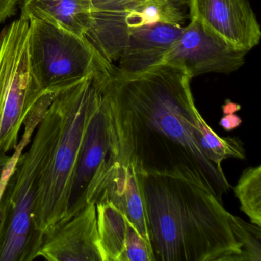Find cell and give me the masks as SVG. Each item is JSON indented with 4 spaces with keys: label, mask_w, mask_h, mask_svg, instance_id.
<instances>
[{
    "label": "cell",
    "mask_w": 261,
    "mask_h": 261,
    "mask_svg": "<svg viewBox=\"0 0 261 261\" xmlns=\"http://www.w3.org/2000/svg\"><path fill=\"white\" fill-rule=\"evenodd\" d=\"M227 216L232 233L241 246V261H261L260 227L248 224L230 212Z\"/></svg>",
    "instance_id": "e0dca14e"
},
{
    "label": "cell",
    "mask_w": 261,
    "mask_h": 261,
    "mask_svg": "<svg viewBox=\"0 0 261 261\" xmlns=\"http://www.w3.org/2000/svg\"><path fill=\"white\" fill-rule=\"evenodd\" d=\"M241 110V106L238 103H233L230 100H226L225 103L222 106V111L224 114H236Z\"/></svg>",
    "instance_id": "7402d4cb"
},
{
    "label": "cell",
    "mask_w": 261,
    "mask_h": 261,
    "mask_svg": "<svg viewBox=\"0 0 261 261\" xmlns=\"http://www.w3.org/2000/svg\"><path fill=\"white\" fill-rule=\"evenodd\" d=\"M21 16L40 19L80 36H86L93 22L91 0H19Z\"/></svg>",
    "instance_id": "5bb4252c"
},
{
    "label": "cell",
    "mask_w": 261,
    "mask_h": 261,
    "mask_svg": "<svg viewBox=\"0 0 261 261\" xmlns=\"http://www.w3.org/2000/svg\"><path fill=\"white\" fill-rule=\"evenodd\" d=\"M190 19L160 64L179 67L192 79L208 73L230 74L244 65L246 51L229 45L198 21Z\"/></svg>",
    "instance_id": "ba28073f"
},
{
    "label": "cell",
    "mask_w": 261,
    "mask_h": 261,
    "mask_svg": "<svg viewBox=\"0 0 261 261\" xmlns=\"http://www.w3.org/2000/svg\"><path fill=\"white\" fill-rule=\"evenodd\" d=\"M137 175L152 261H241L228 212L213 194L183 177Z\"/></svg>",
    "instance_id": "7a4b0ae2"
},
{
    "label": "cell",
    "mask_w": 261,
    "mask_h": 261,
    "mask_svg": "<svg viewBox=\"0 0 261 261\" xmlns=\"http://www.w3.org/2000/svg\"><path fill=\"white\" fill-rule=\"evenodd\" d=\"M117 134L109 107L101 93L100 105L87 129L74 174L69 207L63 220L71 218L88 205L90 189L117 163Z\"/></svg>",
    "instance_id": "52a82bcc"
},
{
    "label": "cell",
    "mask_w": 261,
    "mask_h": 261,
    "mask_svg": "<svg viewBox=\"0 0 261 261\" xmlns=\"http://www.w3.org/2000/svg\"><path fill=\"white\" fill-rule=\"evenodd\" d=\"M241 210L250 218L252 224L261 225V166L244 170L234 188Z\"/></svg>",
    "instance_id": "2e32d148"
},
{
    "label": "cell",
    "mask_w": 261,
    "mask_h": 261,
    "mask_svg": "<svg viewBox=\"0 0 261 261\" xmlns=\"http://www.w3.org/2000/svg\"><path fill=\"white\" fill-rule=\"evenodd\" d=\"M198 124L201 129L198 145L211 161L221 166L223 160L227 158L245 160V149L241 140L233 137H220L206 123L201 114L198 116Z\"/></svg>",
    "instance_id": "9a60e30c"
},
{
    "label": "cell",
    "mask_w": 261,
    "mask_h": 261,
    "mask_svg": "<svg viewBox=\"0 0 261 261\" xmlns=\"http://www.w3.org/2000/svg\"><path fill=\"white\" fill-rule=\"evenodd\" d=\"M184 69L160 64L138 74L120 72L113 64L97 74L114 122L118 159L137 172L187 178L221 202L230 186L222 167L198 143L200 113Z\"/></svg>",
    "instance_id": "6da1fadb"
},
{
    "label": "cell",
    "mask_w": 261,
    "mask_h": 261,
    "mask_svg": "<svg viewBox=\"0 0 261 261\" xmlns=\"http://www.w3.org/2000/svg\"><path fill=\"white\" fill-rule=\"evenodd\" d=\"M33 134V132L30 129H24L22 139H21L19 143H18L16 147L15 148L14 153L12 156H10L7 164L5 165L4 169H3L2 174L0 176V200L4 195L7 183H8L9 179H10L13 170H14L15 166L17 163L19 156L22 153V151L24 150L25 146L31 142Z\"/></svg>",
    "instance_id": "d6986e66"
},
{
    "label": "cell",
    "mask_w": 261,
    "mask_h": 261,
    "mask_svg": "<svg viewBox=\"0 0 261 261\" xmlns=\"http://www.w3.org/2000/svg\"><path fill=\"white\" fill-rule=\"evenodd\" d=\"M38 257L49 261H105L94 203L62 220L44 234Z\"/></svg>",
    "instance_id": "30bf717a"
},
{
    "label": "cell",
    "mask_w": 261,
    "mask_h": 261,
    "mask_svg": "<svg viewBox=\"0 0 261 261\" xmlns=\"http://www.w3.org/2000/svg\"><path fill=\"white\" fill-rule=\"evenodd\" d=\"M95 205L105 261H152L149 242L121 211L108 201Z\"/></svg>",
    "instance_id": "7c38bea8"
},
{
    "label": "cell",
    "mask_w": 261,
    "mask_h": 261,
    "mask_svg": "<svg viewBox=\"0 0 261 261\" xmlns=\"http://www.w3.org/2000/svg\"><path fill=\"white\" fill-rule=\"evenodd\" d=\"M10 156L7 155V154L1 153L0 152V176L2 174L3 169H4V166L7 164V161L9 160Z\"/></svg>",
    "instance_id": "603a6c76"
},
{
    "label": "cell",
    "mask_w": 261,
    "mask_h": 261,
    "mask_svg": "<svg viewBox=\"0 0 261 261\" xmlns=\"http://www.w3.org/2000/svg\"><path fill=\"white\" fill-rule=\"evenodd\" d=\"M19 0H0V24L14 16Z\"/></svg>",
    "instance_id": "ffe728a7"
},
{
    "label": "cell",
    "mask_w": 261,
    "mask_h": 261,
    "mask_svg": "<svg viewBox=\"0 0 261 261\" xmlns=\"http://www.w3.org/2000/svg\"><path fill=\"white\" fill-rule=\"evenodd\" d=\"M242 123V120L236 114H224L219 122L220 126L224 130L231 131L239 127Z\"/></svg>",
    "instance_id": "44dd1931"
},
{
    "label": "cell",
    "mask_w": 261,
    "mask_h": 261,
    "mask_svg": "<svg viewBox=\"0 0 261 261\" xmlns=\"http://www.w3.org/2000/svg\"><path fill=\"white\" fill-rule=\"evenodd\" d=\"M30 22L20 17L0 33V152L19 143V133L44 93L30 70Z\"/></svg>",
    "instance_id": "8992f818"
},
{
    "label": "cell",
    "mask_w": 261,
    "mask_h": 261,
    "mask_svg": "<svg viewBox=\"0 0 261 261\" xmlns=\"http://www.w3.org/2000/svg\"><path fill=\"white\" fill-rule=\"evenodd\" d=\"M93 13H130L163 0H91Z\"/></svg>",
    "instance_id": "ac0fdd59"
},
{
    "label": "cell",
    "mask_w": 261,
    "mask_h": 261,
    "mask_svg": "<svg viewBox=\"0 0 261 261\" xmlns=\"http://www.w3.org/2000/svg\"><path fill=\"white\" fill-rule=\"evenodd\" d=\"M183 27L159 22L129 29L117 56L116 68L124 74H138L159 65Z\"/></svg>",
    "instance_id": "8fae6325"
},
{
    "label": "cell",
    "mask_w": 261,
    "mask_h": 261,
    "mask_svg": "<svg viewBox=\"0 0 261 261\" xmlns=\"http://www.w3.org/2000/svg\"><path fill=\"white\" fill-rule=\"evenodd\" d=\"M59 124V107L54 95L0 200V261H31L38 257L43 238L35 227V207Z\"/></svg>",
    "instance_id": "277c9868"
},
{
    "label": "cell",
    "mask_w": 261,
    "mask_h": 261,
    "mask_svg": "<svg viewBox=\"0 0 261 261\" xmlns=\"http://www.w3.org/2000/svg\"><path fill=\"white\" fill-rule=\"evenodd\" d=\"M29 22L30 70L44 93L56 94L112 65L86 36L40 19Z\"/></svg>",
    "instance_id": "5b68a950"
},
{
    "label": "cell",
    "mask_w": 261,
    "mask_h": 261,
    "mask_svg": "<svg viewBox=\"0 0 261 261\" xmlns=\"http://www.w3.org/2000/svg\"><path fill=\"white\" fill-rule=\"evenodd\" d=\"M99 201H108L121 211L149 242L138 175L132 165L117 162L97 180L88 193L87 203Z\"/></svg>",
    "instance_id": "4fadbf2b"
},
{
    "label": "cell",
    "mask_w": 261,
    "mask_h": 261,
    "mask_svg": "<svg viewBox=\"0 0 261 261\" xmlns=\"http://www.w3.org/2000/svg\"><path fill=\"white\" fill-rule=\"evenodd\" d=\"M97 74L55 94L59 111L57 134L41 179L34 224L44 238L65 218L87 129L101 99Z\"/></svg>",
    "instance_id": "3957f363"
},
{
    "label": "cell",
    "mask_w": 261,
    "mask_h": 261,
    "mask_svg": "<svg viewBox=\"0 0 261 261\" xmlns=\"http://www.w3.org/2000/svg\"><path fill=\"white\" fill-rule=\"evenodd\" d=\"M195 19L229 45L248 53L259 44L261 29L248 0H188Z\"/></svg>",
    "instance_id": "9c48e42d"
}]
</instances>
